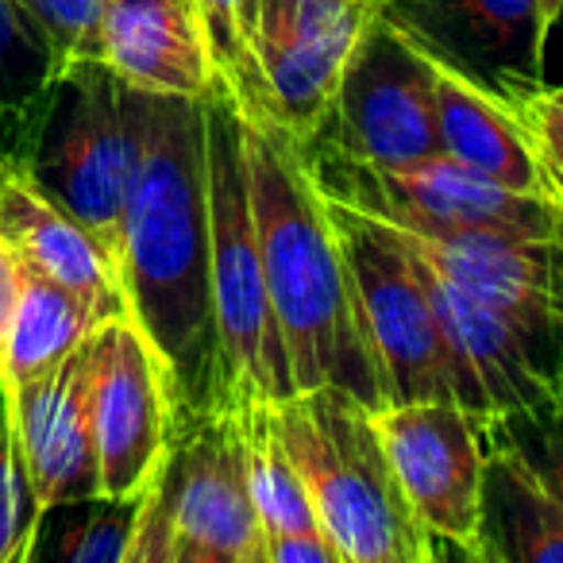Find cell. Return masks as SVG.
<instances>
[{
	"label": "cell",
	"mask_w": 563,
	"mask_h": 563,
	"mask_svg": "<svg viewBox=\"0 0 563 563\" xmlns=\"http://www.w3.org/2000/svg\"><path fill=\"white\" fill-rule=\"evenodd\" d=\"M120 286L128 317L166 363L178 424L228 409L212 317L205 97L147 93L140 174L124 217Z\"/></svg>",
	"instance_id": "6da1fadb"
},
{
	"label": "cell",
	"mask_w": 563,
	"mask_h": 563,
	"mask_svg": "<svg viewBox=\"0 0 563 563\" xmlns=\"http://www.w3.org/2000/svg\"><path fill=\"white\" fill-rule=\"evenodd\" d=\"M247 194L274 321L290 355L294 394L344 386L371 409H386L383 363L363 324L352 266L336 220L309 170L306 143L278 120L240 112Z\"/></svg>",
	"instance_id": "7a4b0ae2"
},
{
	"label": "cell",
	"mask_w": 563,
	"mask_h": 563,
	"mask_svg": "<svg viewBox=\"0 0 563 563\" xmlns=\"http://www.w3.org/2000/svg\"><path fill=\"white\" fill-rule=\"evenodd\" d=\"M301 483L340 563H432L444 544L417 521L375 429V409L344 386L274 401Z\"/></svg>",
	"instance_id": "3957f363"
},
{
	"label": "cell",
	"mask_w": 563,
	"mask_h": 563,
	"mask_svg": "<svg viewBox=\"0 0 563 563\" xmlns=\"http://www.w3.org/2000/svg\"><path fill=\"white\" fill-rule=\"evenodd\" d=\"M143 120L147 93L128 89L104 63H74L55 74L12 163L104 243L117 271Z\"/></svg>",
	"instance_id": "277c9868"
},
{
	"label": "cell",
	"mask_w": 563,
	"mask_h": 563,
	"mask_svg": "<svg viewBox=\"0 0 563 563\" xmlns=\"http://www.w3.org/2000/svg\"><path fill=\"white\" fill-rule=\"evenodd\" d=\"M205 166H209L212 317L224 363V406L240 409L251 398H290V355L274 321L263 251L251 217L240 109L224 86L205 97Z\"/></svg>",
	"instance_id": "5b68a950"
},
{
	"label": "cell",
	"mask_w": 563,
	"mask_h": 563,
	"mask_svg": "<svg viewBox=\"0 0 563 563\" xmlns=\"http://www.w3.org/2000/svg\"><path fill=\"white\" fill-rule=\"evenodd\" d=\"M128 563H266L240 409L181 421L147 483Z\"/></svg>",
	"instance_id": "8992f818"
},
{
	"label": "cell",
	"mask_w": 563,
	"mask_h": 563,
	"mask_svg": "<svg viewBox=\"0 0 563 563\" xmlns=\"http://www.w3.org/2000/svg\"><path fill=\"white\" fill-rule=\"evenodd\" d=\"M309 151V170L329 201L417 235H563V197L521 194L448 155L401 166H371Z\"/></svg>",
	"instance_id": "52a82bcc"
},
{
	"label": "cell",
	"mask_w": 563,
	"mask_h": 563,
	"mask_svg": "<svg viewBox=\"0 0 563 563\" xmlns=\"http://www.w3.org/2000/svg\"><path fill=\"white\" fill-rule=\"evenodd\" d=\"M329 201V197H324ZM390 401H455L452 347L417 263L378 217L329 201Z\"/></svg>",
	"instance_id": "ba28073f"
},
{
	"label": "cell",
	"mask_w": 563,
	"mask_h": 563,
	"mask_svg": "<svg viewBox=\"0 0 563 563\" xmlns=\"http://www.w3.org/2000/svg\"><path fill=\"white\" fill-rule=\"evenodd\" d=\"M375 16V0H247V35L271 120L306 147L321 132Z\"/></svg>",
	"instance_id": "9c48e42d"
},
{
	"label": "cell",
	"mask_w": 563,
	"mask_h": 563,
	"mask_svg": "<svg viewBox=\"0 0 563 563\" xmlns=\"http://www.w3.org/2000/svg\"><path fill=\"white\" fill-rule=\"evenodd\" d=\"M309 147L371 166H401L444 155L432 112L429 66L406 32L383 12L355 51L336 101Z\"/></svg>",
	"instance_id": "30bf717a"
},
{
	"label": "cell",
	"mask_w": 563,
	"mask_h": 563,
	"mask_svg": "<svg viewBox=\"0 0 563 563\" xmlns=\"http://www.w3.org/2000/svg\"><path fill=\"white\" fill-rule=\"evenodd\" d=\"M375 429L417 521L467 560H483L486 432L460 401H394Z\"/></svg>",
	"instance_id": "8fae6325"
},
{
	"label": "cell",
	"mask_w": 563,
	"mask_h": 563,
	"mask_svg": "<svg viewBox=\"0 0 563 563\" xmlns=\"http://www.w3.org/2000/svg\"><path fill=\"white\" fill-rule=\"evenodd\" d=\"M89 413L101 494L140 498L178 429V401L166 363L132 317L97 329Z\"/></svg>",
	"instance_id": "7c38bea8"
},
{
	"label": "cell",
	"mask_w": 563,
	"mask_h": 563,
	"mask_svg": "<svg viewBox=\"0 0 563 563\" xmlns=\"http://www.w3.org/2000/svg\"><path fill=\"white\" fill-rule=\"evenodd\" d=\"M390 228L421 263L506 317L563 386V235H417Z\"/></svg>",
	"instance_id": "4fadbf2b"
},
{
	"label": "cell",
	"mask_w": 563,
	"mask_h": 563,
	"mask_svg": "<svg viewBox=\"0 0 563 563\" xmlns=\"http://www.w3.org/2000/svg\"><path fill=\"white\" fill-rule=\"evenodd\" d=\"M401 247H406V243H401ZM409 258H413L417 271H421L424 294H429L440 329H444V336H448V347H452L455 401L475 417L486 437H490L501 421L540 417L560 406L563 386L540 367L532 347L525 344L521 332H517L506 317H498L490 306H483V301L471 298L467 290H460L455 282H448L440 271L421 263L413 251H409Z\"/></svg>",
	"instance_id": "5bb4252c"
},
{
	"label": "cell",
	"mask_w": 563,
	"mask_h": 563,
	"mask_svg": "<svg viewBox=\"0 0 563 563\" xmlns=\"http://www.w3.org/2000/svg\"><path fill=\"white\" fill-rule=\"evenodd\" d=\"M394 27L501 97L544 86L540 0H375Z\"/></svg>",
	"instance_id": "9a60e30c"
},
{
	"label": "cell",
	"mask_w": 563,
	"mask_h": 563,
	"mask_svg": "<svg viewBox=\"0 0 563 563\" xmlns=\"http://www.w3.org/2000/svg\"><path fill=\"white\" fill-rule=\"evenodd\" d=\"M89 386H93V340H86L43 378L0 394V406L9 409L16 429L20 463L40 521H47L55 509L81 506L101 494Z\"/></svg>",
	"instance_id": "2e32d148"
},
{
	"label": "cell",
	"mask_w": 563,
	"mask_h": 563,
	"mask_svg": "<svg viewBox=\"0 0 563 563\" xmlns=\"http://www.w3.org/2000/svg\"><path fill=\"white\" fill-rule=\"evenodd\" d=\"M409 43L429 66L432 112H437L444 155L486 174V178L501 181V186L521 189V194L563 197L560 181L552 178L548 163L540 158L529 128L517 120V112L498 93L486 89L483 81H475L471 74H463L460 66L437 58L417 40Z\"/></svg>",
	"instance_id": "e0dca14e"
},
{
	"label": "cell",
	"mask_w": 563,
	"mask_h": 563,
	"mask_svg": "<svg viewBox=\"0 0 563 563\" xmlns=\"http://www.w3.org/2000/svg\"><path fill=\"white\" fill-rule=\"evenodd\" d=\"M101 63L140 93L209 97L220 86L201 24L181 0H104Z\"/></svg>",
	"instance_id": "ac0fdd59"
},
{
	"label": "cell",
	"mask_w": 563,
	"mask_h": 563,
	"mask_svg": "<svg viewBox=\"0 0 563 563\" xmlns=\"http://www.w3.org/2000/svg\"><path fill=\"white\" fill-rule=\"evenodd\" d=\"M0 235L27 266L78 294L104 324L128 317L120 271L104 243L63 205L51 201L20 166H12L0 181Z\"/></svg>",
	"instance_id": "d6986e66"
},
{
	"label": "cell",
	"mask_w": 563,
	"mask_h": 563,
	"mask_svg": "<svg viewBox=\"0 0 563 563\" xmlns=\"http://www.w3.org/2000/svg\"><path fill=\"white\" fill-rule=\"evenodd\" d=\"M483 560L563 563V498L514 437H486Z\"/></svg>",
	"instance_id": "ffe728a7"
},
{
	"label": "cell",
	"mask_w": 563,
	"mask_h": 563,
	"mask_svg": "<svg viewBox=\"0 0 563 563\" xmlns=\"http://www.w3.org/2000/svg\"><path fill=\"white\" fill-rule=\"evenodd\" d=\"M274 401L278 398H251L247 406H240L247 483L266 532V563H340L278 432Z\"/></svg>",
	"instance_id": "44dd1931"
},
{
	"label": "cell",
	"mask_w": 563,
	"mask_h": 563,
	"mask_svg": "<svg viewBox=\"0 0 563 563\" xmlns=\"http://www.w3.org/2000/svg\"><path fill=\"white\" fill-rule=\"evenodd\" d=\"M101 324L104 321L78 294L66 290L51 274L27 266L24 294H20L16 317H12L9 340H4L0 394H12L55 371L66 355H74L86 340H93Z\"/></svg>",
	"instance_id": "7402d4cb"
},
{
	"label": "cell",
	"mask_w": 563,
	"mask_h": 563,
	"mask_svg": "<svg viewBox=\"0 0 563 563\" xmlns=\"http://www.w3.org/2000/svg\"><path fill=\"white\" fill-rule=\"evenodd\" d=\"M51 86H55V58L43 32L16 0H0V120L12 124V163Z\"/></svg>",
	"instance_id": "603a6c76"
},
{
	"label": "cell",
	"mask_w": 563,
	"mask_h": 563,
	"mask_svg": "<svg viewBox=\"0 0 563 563\" xmlns=\"http://www.w3.org/2000/svg\"><path fill=\"white\" fill-rule=\"evenodd\" d=\"M194 12L209 43L220 86L232 93L235 109L271 120V104H266V89L247 35V0H194Z\"/></svg>",
	"instance_id": "cb8c5ba5"
},
{
	"label": "cell",
	"mask_w": 563,
	"mask_h": 563,
	"mask_svg": "<svg viewBox=\"0 0 563 563\" xmlns=\"http://www.w3.org/2000/svg\"><path fill=\"white\" fill-rule=\"evenodd\" d=\"M140 498H97L81 501V514L58 532L55 555L66 563H128V548L140 521Z\"/></svg>",
	"instance_id": "d4e9b609"
},
{
	"label": "cell",
	"mask_w": 563,
	"mask_h": 563,
	"mask_svg": "<svg viewBox=\"0 0 563 563\" xmlns=\"http://www.w3.org/2000/svg\"><path fill=\"white\" fill-rule=\"evenodd\" d=\"M40 514H35L32 486L20 463L16 429L9 409L0 406V563H27L40 540Z\"/></svg>",
	"instance_id": "484cf974"
},
{
	"label": "cell",
	"mask_w": 563,
	"mask_h": 563,
	"mask_svg": "<svg viewBox=\"0 0 563 563\" xmlns=\"http://www.w3.org/2000/svg\"><path fill=\"white\" fill-rule=\"evenodd\" d=\"M43 32L55 74L74 63H101L104 0H16Z\"/></svg>",
	"instance_id": "4316f807"
},
{
	"label": "cell",
	"mask_w": 563,
	"mask_h": 563,
	"mask_svg": "<svg viewBox=\"0 0 563 563\" xmlns=\"http://www.w3.org/2000/svg\"><path fill=\"white\" fill-rule=\"evenodd\" d=\"M498 429L521 444V452L544 471V478L560 490V498H563V401L540 417L501 421Z\"/></svg>",
	"instance_id": "83f0119b"
},
{
	"label": "cell",
	"mask_w": 563,
	"mask_h": 563,
	"mask_svg": "<svg viewBox=\"0 0 563 563\" xmlns=\"http://www.w3.org/2000/svg\"><path fill=\"white\" fill-rule=\"evenodd\" d=\"M24 271L27 263L20 258V251L0 235V367H4V340H9L20 294H24Z\"/></svg>",
	"instance_id": "f1b7e54d"
},
{
	"label": "cell",
	"mask_w": 563,
	"mask_h": 563,
	"mask_svg": "<svg viewBox=\"0 0 563 563\" xmlns=\"http://www.w3.org/2000/svg\"><path fill=\"white\" fill-rule=\"evenodd\" d=\"M525 101L540 104V109L563 112V86H540V89H532V93H525Z\"/></svg>",
	"instance_id": "f546056e"
},
{
	"label": "cell",
	"mask_w": 563,
	"mask_h": 563,
	"mask_svg": "<svg viewBox=\"0 0 563 563\" xmlns=\"http://www.w3.org/2000/svg\"><path fill=\"white\" fill-rule=\"evenodd\" d=\"M563 20V0H540V35H552V27Z\"/></svg>",
	"instance_id": "4dcf8cb0"
},
{
	"label": "cell",
	"mask_w": 563,
	"mask_h": 563,
	"mask_svg": "<svg viewBox=\"0 0 563 563\" xmlns=\"http://www.w3.org/2000/svg\"><path fill=\"white\" fill-rule=\"evenodd\" d=\"M9 170H12V158H9V151H4V143H0V181H4Z\"/></svg>",
	"instance_id": "1f68e13d"
},
{
	"label": "cell",
	"mask_w": 563,
	"mask_h": 563,
	"mask_svg": "<svg viewBox=\"0 0 563 563\" xmlns=\"http://www.w3.org/2000/svg\"><path fill=\"white\" fill-rule=\"evenodd\" d=\"M181 4H186V9H189V12H194V0H181ZM194 16H197V12H194Z\"/></svg>",
	"instance_id": "d6a6232c"
},
{
	"label": "cell",
	"mask_w": 563,
	"mask_h": 563,
	"mask_svg": "<svg viewBox=\"0 0 563 563\" xmlns=\"http://www.w3.org/2000/svg\"><path fill=\"white\" fill-rule=\"evenodd\" d=\"M560 401H563V394H560Z\"/></svg>",
	"instance_id": "836d02e7"
}]
</instances>
